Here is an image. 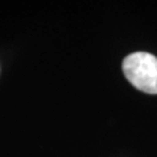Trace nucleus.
Here are the masks:
<instances>
[{
    "instance_id": "nucleus-1",
    "label": "nucleus",
    "mask_w": 157,
    "mask_h": 157,
    "mask_svg": "<svg viewBox=\"0 0 157 157\" xmlns=\"http://www.w3.org/2000/svg\"><path fill=\"white\" fill-rule=\"evenodd\" d=\"M122 71L135 89L148 94H157V57L146 51L124 57Z\"/></svg>"
}]
</instances>
